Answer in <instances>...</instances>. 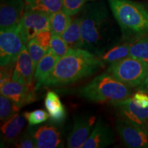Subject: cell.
I'll return each mask as SVG.
<instances>
[{
	"label": "cell",
	"mask_w": 148,
	"mask_h": 148,
	"mask_svg": "<svg viewBox=\"0 0 148 148\" xmlns=\"http://www.w3.org/2000/svg\"><path fill=\"white\" fill-rule=\"evenodd\" d=\"M80 18L82 49L100 57L119 43V36L103 1L85 5Z\"/></svg>",
	"instance_id": "1"
},
{
	"label": "cell",
	"mask_w": 148,
	"mask_h": 148,
	"mask_svg": "<svg viewBox=\"0 0 148 148\" xmlns=\"http://www.w3.org/2000/svg\"><path fill=\"white\" fill-rule=\"evenodd\" d=\"M105 66L99 56L82 48L71 49L58 62L41 86L55 87L73 84L89 77Z\"/></svg>",
	"instance_id": "2"
},
{
	"label": "cell",
	"mask_w": 148,
	"mask_h": 148,
	"mask_svg": "<svg viewBox=\"0 0 148 148\" xmlns=\"http://www.w3.org/2000/svg\"><path fill=\"white\" fill-rule=\"evenodd\" d=\"M125 40L135 41L148 34V7L132 0H108Z\"/></svg>",
	"instance_id": "3"
},
{
	"label": "cell",
	"mask_w": 148,
	"mask_h": 148,
	"mask_svg": "<svg viewBox=\"0 0 148 148\" xmlns=\"http://www.w3.org/2000/svg\"><path fill=\"white\" fill-rule=\"evenodd\" d=\"M77 92L79 97L88 101L114 105L131 97L132 88L106 72L96 76Z\"/></svg>",
	"instance_id": "4"
},
{
	"label": "cell",
	"mask_w": 148,
	"mask_h": 148,
	"mask_svg": "<svg viewBox=\"0 0 148 148\" xmlns=\"http://www.w3.org/2000/svg\"><path fill=\"white\" fill-rule=\"evenodd\" d=\"M106 72L129 87H138L148 75V64L128 56L111 64Z\"/></svg>",
	"instance_id": "5"
},
{
	"label": "cell",
	"mask_w": 148,
	"mask_h": 148,
	"mask_svg": "<svg viewBox=\"0 0 148 148\" xmlns=\"http://www.w3.org/2000/svg\"><path fill=\"white\" fill-rule=\"evenodd\" d=\"M26 40L22 34L19 24L1 31L0 33V63L1 66L15 64Z\"/></svg>",
	"instance_id": "6"
},
{
	"label": "cell",
	"mask_w": 148,
	"mask_h": 148,
	"mask_svg": "<svg viewBox=\"0 0 148 148\" xmlns=\"http://www.w3.org/2000/svg\"><path fill=\"white\" fill-rule=\"evenodd\" d=\"M115 128L126 147L148 148V130L122 118L116 120Z\"/></svg>",
	"instance_id": "7"
},
{
	"label": "cell",
	"mask_w": 148,
	"mask_h": 148,
	"mask_svg": "<svg viewBox=\"0 0 148 148\" xmlns=\"http://www.w3.org/2000/svg\"><path fill=\"white\" fill-rule=\"evenodd\" d=\"M50 16L40 11H25L19 25L26 42L41 32L50 30Z\"/></svg>",
	"instance_id": "8"
},
{
	"label": "cell",
	"mask_w": 148,
	"mask_h": 148,
	"mask_svg": "<svg viewBox=\"0 0 148 148\" xmlns=\"http://www.w3.org/2000/svg\"><path fill=\"white\" fill-rule=\"evenodd\" d=\"M96 118L91 114H77L74 116L73 126L66 140L69 148L82 147L90 134Z\"/></svg>",
	"instance_id": "9"
},
{
	"label": "cell",
	"mask_w": 148,
	"mask_h": 148,
	"mask_svg": "<svg viewBox=\"0 0 148 148\" xmlns=\"http://www.w3.org/2000/svg\"><path fill=\"white\" fill-rule=\"evenodd\" d=\"M36 86L16 81H9L1 86V94L10 98L20 108L36 100Z\"/></svg>",
	"instance_id": "10"
},
{
	"label": "cell",
	"mask_w": 148,
	"mask_h": 148,
	"mask_svg": "<svg viewBox=\"0 0 148 148\" xmlns=\"http://www.w3.org/2000/svg\"><path fill=\"white\" fill-rule=\"evenodd\" d=\"M25 11V0H5L0 8L1 31L18 25Z\"/></svg>",
	"instance_id": "11"
},
{
	"label": "cell",
	"mask_w": 148,
	"mask_h": 148,
	"mask_svg": "<svg viewBox=\"0 0 148 148\" xmlns=\"http://www.w3.org/2000/svg\"><path fill=\"white\" fill-rule=\"evenodd\" d=\"M113 106L117 109L120 118L148 130V108L137 106L132 96Z\"/></svg>",
	"instance_id": "12"
},
{
	"label": "cell",
	"mask_w": 148,
	"mask_h": 148,
	"mask_svg": "<svg viewBox=\"0 0 148 148\" xmlns=\"http://www.w3.org/2000/svg\"><path fill=\"white\" fill-rule=\"evenodd\" d=\"M33 137L37 148L64 147L60 131L53 124H45L33 130Z\"/></svg>",
	"instance_id": "13"
},
{
	"label": "cell",
	"mask_w": 148,
	"mask_h": 148,
	"mask_svg": "<svg viewBox=\"0 0 148 148\" xmlns=\"http://www.w3.org/2000/svg\"><path fill=\"white\" fill-rule=\"evenodd\" d=\"M115 140V135L110 125L101 118H99L87 140L82 145V147H106L113 144Z\"/></svg>",
	"instance_id": "14"
},
{
	"label": "cell",
	"mask_w": 148,
	"mask_h": 148,
	"mask_svg": "<svg viewBox=\"0 0 148 148\" xmlns=\"http://www.w3.org/2000/svg\"><path fill=\"white\" fill-rule=\"evenodd\" d=\"M35 68L26 46L23 47L16 61L12 80L27 85H34Z\"/></svg>",
	"instance_id": "15"
},
{
	"label": "cell",
	"mask_w": 148,
	"mask_h": 148,
	"mask_svg": "<svg viewBox=\"0 0 148 148\" xmlns=\"http://www.w3.org/2000/svg\"><path fill=\"white\" fill-rule=\"evenodd\" d=\"M25 118L21 114L16 113L12 117L3 122L1 126V138L8 145L15 143L19 134L25 125Z\"/></svg>",
	"instance_id": "16"
},
{
	"label": "cell",
	"mask_w": 148,
	"mask_h": 148,
	"mask_svg": "<svg viewBox=\"0 0 148 148\" xmlns=\"http://www.w3.org/2000/svg\"><path fill=\"white\" fill-rule=\"evenodd\" d=\"M45 106L49 114L50 121L53 124H61L66 119L65 108L56 92L53 91L47 92L45 98Z\"/></svg>",
	"instance_id": "17"
},
{
	"label": "cell",
	"mask_w": 148,
	"mask_h": 148,
	"mask_svg": "<svg viewBox=\"0 0 148 148\" xmlns=\"http://www.w3.org/2000/svg\"><path fill=\"white\" fill-rule=\"evenodd\" d=\"M59 57L49 49L37 64L35 69L34 80L36 82V88H40L41 84L49 76L59 60Z\"/></svg>",
	"instance_id": "18"
},
{
	"label": "cell",
	"mask_w": 148,
	"mask_h": 148,
	"mask_svg": "<svg viewBox=\"0 0 148 148\" xmlns=\"http://www.w3.org/2000/svg\"><path fill=\"white\" fill-rule=\"evenodd\" d=\"M25 10H37L52 14L62 10L63 0H25Z\"/></svg>",
	"instance_id": "19"
},
{
	"label": "cell",
	"mask_w": 148,
	"mask_h": 148,
	"mask_svg": "<svg viewBox=\"0 0 148 148\" xmlns=\"http://www.w3.org/2000/svg\"><path fill=\"white\" fill-rule=\"evenodd\" d=\"M134 41L126 40L124 43L116 44L114 47L107 51L99 58L104 64H112L121 59L130 56V49Z\"/></svg>",
	"instance_id": "20"
},
{
	"label": "cell",
	"mask_w": 148,
	"mask_h": 148,
	"mask_svg": "<svg viewBox=\"0 0 148 148\" xmlns=\"http://www.w3.org/2000/svg\"><path fill=\"white\" fill-rule=\"evenodd\" d=\"M81 18L80 17L75 18L71 21L69 27L66 28L63 34L61 35L69 47L72 49L82 48L80 32Z\"/></svg>",
	"instance_id": "21"
},
{
	"label": "cell",
	"mask_w": 148,
	"mask_h": 148,
	"mask_svg": "<svg viewBox=\"0 0 148 148\" xmlns=\"http://www.w3.org/2000/svg\"><path fill=\"white\" fill-rule=\"evenodd\" d=\"M71 22V16L63 9L56 12L50 16L51 32L52 35L61 36Z\"/></svg>",
	"instance_id": "22"
},
{
	"label": "cell",
	"mask_w": 148,
	"mask_h": 148,
	"mask_svg": "<svg viewBox=\"0 0 148 148\" xmlns=\"http://www.w3.org/2000/svg\"><path fill=\"white\" fill-rule=\"evenodd\" d=\"M130 56L148 64V34L132 42L130 49Z\"/></svg>",
	"instance_id": "23"
},
{
	"label": "cell",
	"mask_w": 148,
	"mask_h": 148,
	"mask_svg": "<svg viewBox=\"0 0 148 148\" xmlns=\"http://www.w3.org/2000/svg\"><path fill=\"white\" fill-rule=\"evenodd\" d=\"M19 106L10 98L1 94L0 96V119L4 122L16 114L19 111Z\"/></svg>",
	"instance_id": "24"
},
{
	"label": "cell",
	"mask_w": 148,
	"mask_h": 148,
	"mask_svg": "<svg viewBox=\"0 0 148 148\" xmlns=\"http://www.w3.org/2000/svg\"><path fill=\"white\" fill-rule=\"evenodd\" d=\"M26 47L31 58L32 59L34 68L36 69L37 64L38 63L40 59L45 56L47 51L40 45L39 42L37 41L35 38L29 40L27 42Z\"/></svg>",
	"instance_id": "25"
},
{
	"label": "cell",
	"mask_w": 148,
	"mask_h": 148,
	"mask_svg": "<svg viewBox=\"0 0 148 148\" xmlns=\"http://www.w3.org/2000/svg\"><path fill=\"white\" fill-rule=\"evenodd\" d=\"M50 49L59 58L64 56L69 52L72 48L69 47L67 43L61 36L52 35L50 40Z\"/></svg>",
	"instance_id": "26"
},
{
	"label": "cell",
	"mask_w": 148,
	"mask_h": 148,
	"mask_svg": "<svg viewBox=\"0 0 148 148\" xmlns=\"http://www.w3.org/2000/svg\"><path fill=\"white\" fill-rule=\"evenodd\" d=\"M23 116L28 121L29 125H36L43 123L49 119V114L44 110H36L32 112H25Z\"/></svg>",
	"instance_id": "27"
},
{
	"label": "cell",
	"mask_w": 148,
	"mask_h": 148,
	"mask_svg": "<svg viewBox=\"0 0 148 148\" xmlns=\"http://www.w3.org/2000/svg\"><path fill=\"white\" fill-rule=\"evenodd\" d=\"M32 127H27L25 132L17 138L14 143L16 147L19 148H34L36 147Z\"/></svg>",
	"instance_id": "28"
},
{
	"label": "cell",
	"mask_w": 148,
	"mask_h": 148,
	"mask_svg": "<svg viewBox=\"0 0 148 148\" xmlns=\"http://www.w3.org/2000/svg\"><path fill=\"white\" fill-rule=\"evenodd\" d=\"M88 0H63L62 9L70 16L78 13Z\"/></svg>",
	"instance_id": "29"
},
{
	"label": "cell",
	"mask_w": 148,
	"mask_h": 148,
	"mask_svg": "<svg viewBox=\"0 0 148 148\" xmlns=\"http://www.w3.org/2000/svg\"><path fill=\"white\" fill-rule=\"evenodd\" d=\"M14 66L15 64H7L5 66H1V76H0L1 86L12 79Z\"/></svg>",
	"instance_id": "30"
},
{
	"label": "cell",
	"mask_w": 148,
	"mask_h": 148,
	"mask_svg": "<svg viewBox=\"0 0 148 148\" xmlns=\"http://www.w3.org/2000/svg\"><path fill=\"white\" fill-rule=\"evenodd\" d=\"M132 99L138 106L141 108H148V92L144 90H138L132 96Z\"/></svg>",
	"instance_id": "31"
},
{
	"label": "cell",
	"mask_w": 148,
	"mask_h": 148,
	"mask_svg": "<svg viewBox=\"0 0 148 148\" xmlns=\"http://www.w3.org/2000/svg\"><path fill=\"white\" fill-rule=\"evenodd\" d=\"M40 45L47 51L50 49V40L51 38V32L50 30L43 31L38 34L34 37Z\"/></svg>",
	"instance_id": "32"
},
{
	"label": "cell",
	"mask_w": 148,
	"mask_h": 148,
	"mask_svg": "<svg viewBox=\"0 0 148 148\" xmlns=\"http://www.w3.org/2000/svg\"><path fill=\"white\" fill-rule=\"evenodd\" d=\"M138 90H144V91L148 92V75H147V77H145V79H144L143 82L142 83L141 85H140V86H138Z\"/></svg>",
	"instance_id": "33"
},
{
	"label": "cell",
	"mask_w": 148,
	"mask_h": 148,
	"mask_svg": "<svg viewBox=\"0 0 148 148\" xmlns=\"http://www.w3.org/2000/svg\"><path fill=\"white\" fill-rule=\"evenodd\" d=\"M88 1H95V0H88Z\"/></svg>",
	"instance_id": "34"
}]
</instances>
